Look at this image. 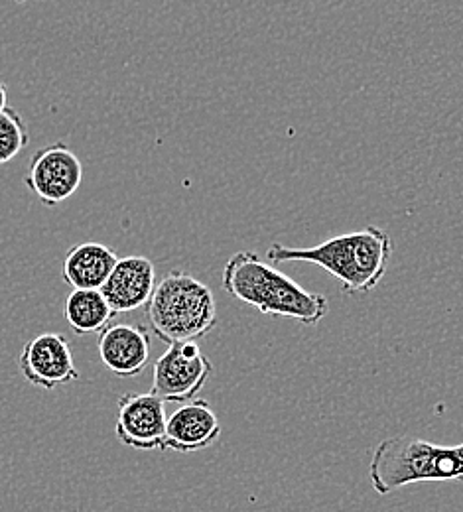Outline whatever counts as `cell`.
Returning <instances> with one entry per match:
<instances>
[{"instance_id":"3","label":"cell","mask_w":463,"mask_h":512,"mask_svg":"<svg viewBox=\"0 0 463 512\" xmlns=\"http://www.w3.org/2000/svg\"><path fill=\"white\" fill-rule=\"evenodd\" d=\"M146 316L158 339L168 345L198 341L217 323V302L209 286L184 270L168 272L146 304Z\"/></svg>"},{"instance_id":"4","label":"cell","mask_w":463,"mask_h":512,"mask_svg":"<svg viewBox=\"0 0 463 512\" xmlns=\"http://www.w3.org/2000/svg\"><path fill=\"white\" fill-rule=\"evenodd\" d=\"M373 489L387 497L406 485L424 481H462L463 459L458 448L436 446L410 436L383 440L369 465Z\"/></svg>"},{"instance_id":"14","label":"cell","mask_w":463,"mask_h":512,"mask_svg":"<svg viewBox=\"0 0 463 512\" xmlns=\"http://www.w3.org/2000/svg\"><path fill=\"white\" fill-rule=\"evenodd\" d=\"M30 142L28 127L20 113L6 107L0 113V166L14 160Z\"/></svg>"},{"instance_id":"11","label":"cell","mask_w":463,"mask_h":512,"mask_svg":"<svg viewBox=\"0 0 463 512\" xmlns=\"http://www.w3.org/2000/svg\"><path fill=\"white\" fill-rule=\"evenodd\" d=\"M221 436V422L209 402L190 400L166 422L164 449L192 453L211 448Z\"/></svg>"},{"instance_id":"16","label":"cell","mask_w":463,"mask_h":512,"mask_svg":"<svg viewBox=\"0 0 463 512\" xmlns=\"http://www.w3.org/2000/svg\"><path fill=\"white\" fill-rule=\"evenodd\" d=\"M456 448H458V453H460V455H462V459H463V444H462V446H456Z\"/></svg>"},{"instance_id":"2","label":"cell","mask_w":463,"mask_h":512,"mask_svg":"<svg viewBox=\"0 0 463 512\" xmlns=\"http://www.w3.org/2000/svg\"><path fill=\"white\" fill-rule=\"evenodd\" d=\"M223 288L261 314L300 321L304 325H318L330 312L326 296L304 290L253 251H239L227 260Z\"/></svg>"},{"instance_id":"5","label":"cell","mask_w":463,"mask_h":512,"mask_svg":"<svg viewBox=\"0 0 463 512\" xmlns=\"http://www.w3.org/2000/svg\"><path fill=\"white\" fill-rule=\"evenodd\" d=\"M213 371L211 361L196 341L174 343L158 357L152 369V394L164 402H190L198 396Z\"/></svg>"},{"instance_id":"12","label":"cell","mask_w":463,"mask_h":512,"mask_svg":"<svg viewBox=\"0 0 463 512\" xmlns=\"http://www.w3.org/2000/svg\"><path fill=\"white\" fill-rule=\"evenodd\" d=\"M117 260V253L103 243H79L71 247L64 258V282L73 290H101L111 276Z\"/></svg>"},{"instance_id":"13","label":"cell","mask_w":463,"mask_h":512,"mask_svg":"<svg viewBox=\"0 0 463 512\" xmlns=\"http://www.w3.org/2000/svg\"><path fill=\"white\" fill-rule=\"evenodd\" d=\"M64 314L75 335L101 333L115 316L101 290H73L67 296Z\"/></svg>"},{"instance_id":"6","label":"cell","mask_w":463,"mask_h":512,"mask_svg":"<svg viewBox=\"0 0 463 512\" xmlns=\"http://www.w3.org/2000/svg\"><path fill=\"white\" fill-rule=\"evenodd\" d=\"M24 182L40 203L56 207L79 190L83 164L67 144L54 142L32 154Z\"/></svg>"},{"instance_id":"8","label":"cell","mask_w":463,"mask_h":512,"mask_svg":"<svg viewBox=\"0 0 463 512\" xmlns=\"http://www.w3.org/2000/svg\"><path fill=\"white\" fill-rule=\"evenodd\" d=\"M117 402V440L138 451H164L168 422L166 402L152 392L123 394Z\"/></svg>"},{"instance_id":"1","label":"cell","mask_w":463,"mask_h":512,"mask_svg":"<svg viewBox=\"0 0 463 512\" xmlns=\"http://www.w3.org/2000/svg\"><path fill=\"white\" fill-rule=\"evenodd\" d=\"M393 251L391 235L381 227L369 225L355 233L331 237L310 249H288L274 243L266 251V260L318 264L341 282L345 294H365L377 288L387 274Z\"/></svg>"},{"instance_id":"15","label":"cell","mask_w":463,"mask_h":512,"mask_svg":"<svg viewBox=\"0 0 463 512\" xmlns=\"http://www.w3.org/2000/svg\"><path fill=\"white\" fill-rule=\"evenodd\" d=\"M8 91H6V85L0 81V113L8 107Z\"/></svg>"},{"instance_id":"10","label":"cell","mask_w":463,"mask_h":512,"mask_svg":"<svg viewBox=\"0 0 463 512\" xmlns=\"http://www.w3.org/2000/svg\"><path fill=\"white\" fill-rule=\"evenodd\" d=\"M97 347L103 365L123 379L140 375L150 359V335L140 325H107Z\"/></svg>"},{"instance_id":"7","label":"cell","mask_w":463,"mask_h":512,"mask_svg":"<svg viewBox=\"0 0 463 512\" xmlns=\"http://www.w3.org/2000/svg\"><path fill=\"white\" fill-rule=\"evenodd\" d=\"M18 367L28 383L46 390L79 381L71 347L62 333L54 331L28 339L18 357Z\"/></svg>"},{"instance_id":"9","label":"cell","mask_w":463,"mask_h":512,"mask_svg":"<svg viewBox=\"0 0 463 512\" xmlns=\"http://www.w3.org/2000/svg\"><path fill=\"white\" fill-rule=\"evenodd\" d=\"M156 288V268L150 258L140 255L119 258L111 276L101 288L115 314L144 308Z\"/></svg>"}]
</instances>
